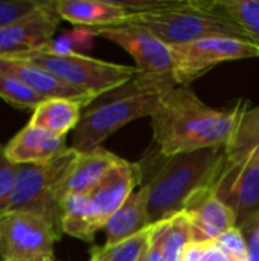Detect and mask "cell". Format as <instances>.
Instances as JSON below:
<instances>
[{
	"label": "cell",
	"instance_id": "cell-1",
	"mask_svg": "<svg viewBox=\"0 0 259 261\" xmlns=\"http://www.w3.org/2000/svg\"><path fill=\"white\" fill-rule=\"evenodd\" d=\"M247 104L240 101L231 109H214L205 104L189 86H176L150 118L154 145L163 156L226 147Z\"/></svg>",
	"mask_w": 259,
	"mask_h": 261
},
{
	"label": "cell",
	"instance_id": "cell-2",
	"mask_svg": "<svg viewBox=\"0 0 259 261\" xmlns=\"http://www.w3.org/2000/svg\"><path fill=\"white\" fill-rule=\"evenodd\" d=\"M226 164V147L163 156L151 151L139 162L142 185L148 191L151 225L183 211L186 200L200 188L211 187Z\"/></svg>",
	"mask_w": 259,
	"mask_h": 261
},
{
	"label": "cell",
	"instance_id": "cell-3",
	"mask_svg": "<svg viewBox=\"0 0 259 261\" xmlns=\"http://www.w3.org/2000/svg\"><path fill=\"white\" fill-rule=\"evenodd\" d=\"M177 84L172 76H150L137 73L127 84L99 96L82 110L73 130L72 148L90 153L131 121L156 112L163 96Z\"/></svg>",
	"mask_w": 259,
	"mask_h": 261
},
{
	"label": "cell",
	"instance_id": "cell-4",
	"mask_svg": "<svg viewBox=\"0 0 259 261\" xmlns=\"http://www.w3.org/2000/svg\"><path fill=\"white\" fill-rule=\"evenodd\" d=\"M134 14L125 24L147 29L169 46L211 37L247 40L243 28L215 0L131 2Z\"/></svg>",
	"mask_w": 259,
	"mask_h": 261
},
{
	"label": "cell",
	"instance_id": "cell-5",
	"mask_svg": "<svg viewBox=\"0 0 259 261\" xmlns=\"http://www.w3.org/2000/svg\"><path fill=\"white\" fill-rule=\"evenodd\" d=\"M78 156L79 153L69 147L44 164L18 165L12 194L2 216L17 211L34 213L46 217L61 231L66 182Z\"/></svg>",
	"mask_w": 259,
	"mask_h": 261
},
{
	"label": "cell",
	"instance_id": "cell-6",
	"mask_svg": "<svg viewBox=\"0 0 259 261\" xmlns=\"http://www.w3.org/2000/svg\"><path fill=\"white\" fill-rule=\"evenodd\" d=\"M8 58L37 64L66 84L87 92L95 98L127 84L137 75L136 67L96 60L76 52H61L53 49L52 44Z\"/></svg>",
	"mask_w": 259,
	"mask_h": 261
},
{
	"label": "cell",
	"instance_id": "cell-7",
	"mask_svg": "<svg viewBox=\"0 0 259 261\" xmlns=\"http://www.w3.org/2000/svg\"><path fill=\"white\" fill-rule=\"evenodd\" d=\"M171 47L174 57L172 78L177 86H189L217 64L243 58H259L258 44L232 37H211Z\"/></svg>",
	"mask_w": 259,
	"mask_h": 261
},
{
	"label": "cell",
	"instance_id": "cell-8",
	"mask_svg": "<svg viewBox=\"0 0 259 261\" xmlns=\"http://www.w3.org/2000/svg\"><path fill=\"white\" fill-rule=\"evenodd\" d=\"M61 231L46 217L17 211L0 217V258L2 261L53 255V246Z\"/></svg>",
	"mask_w": 259,
	"mask_h": 261
},
{
	"label": "cell",
	"instance_id": "cell-9",
	"mask_svg": "<svg viewBox=\"0 0 259 261\" xmlns=\"http://www.w3.org/2000/svg\"><path fill=\"white\" fill-rule=\"evenodd\" d=\"M90 32L110 40L127 50L136 63L134 67L137 73L150 76H172V47L147 29L133 24H119L95 29Z\"/></svg>",
	"mask_w": 259,
	"mask_h": 261
},
{
	"label": "cell",
	"instance_id": "cell-10",
	"mask_svg": "<svg viewBox=\"0 0 259 261\" xmlns=\"http://www.w3.org/2000/svg\"><path fill=\"white\" fill-rule=\"evenodd\" d=\"M211 188L234 211L238 229L246 231L259 220V167L226 162Z\"/></svg>",
	"mask_w": 259,
	"mask_h": 261
},
{
	"label": "cell",
	"instance_id": "cell-11",
	"mask_svg": "<svg viewBox=\"0 0 259 261\" xmlns=\"http://www.w3.org/2000/svg\"><path fill=\"white\" fill-rule=\"evenodd\" d=\"M60 21L56 0H44L29 15L0 28V57H17L50 46Z\"/></svg>",
	"mask_w": 259,
	"mask_h": 261
},
{
	"label": "cell",
	"instance_id": "cell-12",
	"mask_svg": "<svg viewBox=\"0 0 259 261\" xmlns=\"http://www.w3.org/2000/svg\"><path fill=\"white\" fill-rule=\"evenodd\" d=\"M139 185H142L140 165L119 159L102 182L89 194L90 214L98 231L104 228L107 220L127 202Z\"/></svg>",
	"mask_w": 259,
	"mask_h": 261
},
{
	"label": "cell",
	"instance_id": "cell-13",
	"mask_svg": "<svg viewBox=\"0 0 259 261\" xmlns=\"http://www.w3.org/2000/svg\"><path fill=\"white\" fill-rule=\"evenodd\" d=\"M182 213L192 226L194 242H215L223 232L237 228L234 211L217 197L211 187L197 190L186 200Z\"/></svg>",
	"mask_w": 259,
	"mask_h": 261
},
{
	"label": "cell",
	"instance_id": "cell-14",
	"mask_svg": "<svg viewBox=\"0 0 259 261\" xmlns=\"http://www.w3.org/2000/svg\"><path fill=\"white\" fill-rule=\"evenodd\" d=\"M0 73H6L17 78L31 90H34L37 95H40L43 99L63 98V99L76 101L84 107H89L95 99H98L87 92H82L76 87L66 84L64 81L58 80L43 67L24 60L0 57Z\"/></svg>",
	"mask_w": 259,
	"mask_h": 261
},
{
	"label": "cell",
	"instance_id": "cell-15",
	"mask_svg": "<svg viewBox=\"0 0 259 261\" xmlns=\"http://www.w3.org/2000/svg\"><path fill=\"white\" fill-rule=\"evenodd\" d=\"M61 20L90 31L125 24L133 15L130 2L113 0H56Z\"/></svg>",
	"mask_w": 259,
	"mask_h": 261
},
{
	"label": "cell",
	"instance_id": "cell-16",
	"mask_svg": "<svg viewBox=\"0 0 259 261\" xmlns=\"http://www.w3.org/2000/svg\"><path fill=\"white\" fill-rule=\"evenodd\" d=\"M67 148L66 136H58L29 124L3 145L5 156L15 165L44 164Z\"/></svg>",
	"mask_w": 259,
	"mask_h": 261
},
{
	"label": "cell",
	"instance_id": "cell-17",
	"mask_svg": "<svg viewBox=\"0 0 259 261\" xmlns=\"http://www.w3.org/2000/svg\"><path fill=\"white\" fill-rule=\"evenodd\" d=\"M150 226L148 191L145 187H139L104 225L102 229L107 236L104 248H113L147 231Z\"/></svg>",
	"mask_w": 259,
	"mask_h": 261
},
{
	"label": "cell",
	"instance_id": "cell-18",
	"mask_svg": "<svg viewBox=\"0 0 259 261\" xmlns=\"http://www.w3.org/2000/svg\"><path fill=\"white\" fill-rule=\"evenodd\" d=\"M121 158L104 150L96 148L90 153H79L66 182V194H90L107 176V173L118 164Z\"/></svg>",
	"mask_w": 259,
	"mask_h": 261
},
{
	"label": "cell",
	"instance_id": "cell-19",
	"mask_svg": "<svg viewBox=\"0 0 259 261\" xmlns=\"http://www.w3.org/2000/svg\"><path fill=\"white\" fill-rule=\"evenodd\" d=\"M84 109L85 107L82 104L70 99H44L35 109L27 124L47 130L58 136H66L70 130L76 128Z\"/></svg>",
	"mask_w": 259,
	"mask_h": 261
},
{
	"label": "cell",
	"instance_id": "cell-20",
	"mask_svg": "<svg viewBox=\"0 0 259 261\" xmlns=\"http://www.w3.org/2000/svg\"><path fill=\"white\" fill-rule=\"evenodd\" d=\"M226 162L259 167V106L247 109L226 145Z\"/></svg>",
	"mask_w": 259,
	"mask_h": 261
},
{
	"label": "cell",
	"instance_id": "cell-21",
	"mask_svg": "<svg viewBox=\"0 0 259 261\" xmlns=\"http://www.w3.org/2000/svg\"><path fill=\"white\" fill-rule=\"evenodd\" d=\"M61 231L70 237L93 243L98 229L93 225L90 214L89 194L67 193L63 200Z\"/></svg>",
	"mask_w": 259,
	"mask_h": 261
},
{
	"label": "cell",
	"instance_id": "cell-22",
	"mask_svg": "<svg viewBox=\"0 0 259 261\" xmlns=\"http://www.w3.org/2000/svg\"><path fill=\"white\" fill-rule=\"evenodd\" d=\"M150 228L113 248H92L90 261H139L148 246Z\"/></svg>",
	"mask_w": 259,
	"mask_h": 261
},
{
	"label": "cell",
	"instance_id": "cell-23",
	"mask_svg": "<svg viewBox=\"0 0 259 261\" xmlns=\"http://www.w3.org/2000/svg\"><path fill=\"white\" fill-rule=\"evenodd\" d=\"M247 34L252 43L259 46V0H215Z\"/></svg>",
	"mask_w": 259,
	"mask_h": 261
},
{
	"label": "cell",
	"instance_id": "cell-24",
	"mask_svg": "<svg viewBox=\"0 0 259 261\" xmlns=\"http://www.w3.org/2000/svg\"><path fill=\"white\" fill-rule=\"evenodd\" d=\"M0 98L17 110L32 113L44 101L21 81L6 73H0Z\"/></svg>",
	"mask_w": 259,
	"mask_h": 261
},
{
	"label": "cell",
	"instance_id": "cell-25",
	"mask_svg": "<svg viewBox=\"0 0 259 261\" xmlns=\"http://www.w3.org/2000/svg\"><path fill=\"white\" fill-rule=\"evenodd\" d=\"M194 242L192 226L185 213L171 217V223L163 243V255L166 261H182L185 249Z\"/></svg>",
	"mask_w": 259,
	"mask_h": 261
},
{
	"label": "cell",
	"instance_id": "cell-26",
	"mask_svg": "<svg viewBox=\"0 0 259 261\" xmlns=\"http://www.w3.org/2000/svg\"><path fill=\"white\" fill-rule=\"evenodd\" d=\"M214 243L232 261H247V243L241 229L232 228L223 232Z\"/></svg>",
	"mask_w": 259,
	"mask_h": 261
},
{
	"label": "cell",
	"instance_id": "cell-27",
	"mask_svg": "<svg viewBox=\"0 0 259 261\" xmlns=\"http://www.w3.org/2000/svg\"><path fill=\"white\" fill-rule=\"evenodd\" d=\"M44 0H0V28L29 15L40 8Z\"/></svg>",
	"mask_w": 259,
	"mask_h": 261
},
{
	"label": "cell",
	"instance_id": "cell-28",
	"mask_svg": "<svg viewBox=\"0 0 259 261\" xmlns=\"http://www.w3.org/2000/svg\"><path fill=\"white\" fill-rule=\"evenodd\" d=\"M18 165L12 164L3 151V145H0V217L3 210L12 194L15 177H17Z\"/></svg>",
	"mask_w": 259,
	"mask_h": 261
},
{
	"label": "cell",
	"instance_id": "cell-29",
	"mask_svg": "<svg viewBox=\"0 0 259 261\" xmlns=\"http://www.w3.org/2000/svg\"><path fill=\"white\" fill-rule=\"evenodd\" d=\"M169 223H171V219H166L163 222H159L150 226L148 246L143 255V261H166L163 255V243H165Z\"/></svg>",
	"mask_w": 259,
	"mask_h": 261
},
{
	"label": "cell",
	"instance_id": "cell-30",
	"mask_svg": "<svg viewBox=\"0 0 259 261\" xmlns=\"http://www.w3.org/2000/svg\"><path fill=\"white\" fill-rule=\"evenodd\" d=\"M247 243V261H259V220L243 231Z\"/></svg>",
	"mask_w": 259,
	"mask_h": 261
},
{
	"label": "cell",
	"instance_id": "cell-31",
	"mask_svg": "<svg viewBox=\"0 0 259 261\" xmlns=\"http://www.w3.org/2000/svg\"><path fill=\"white\" fill-rule=\"evenodd\" d=\"M214 245V242H192L185 249L182 261H203L208 249Z\"/></svg>",
	"mask_w": 259,
	"mask_h": 261
},
{
	"label": "cell",
	"instance_id": "cell-32",
	"mask_svg": "<svg viewBox=\"0 0 259 261\" xmlns=\"http://www.w3.org/2000/svg\"><path fill=\"white\" fill-rule=\"evenodd\" d=\"M203 261H232L220 248L215 246V243L208 249L206 255H205V260Z\"/></svg>",
	"mask_w": 259,
	"mask_h": 261
},
{
	"label": "cell",
	"instance_id": "cell-33",
	"mask_svg": "<svg viewBox=\"0 0 259 261\" xmlns=\"http://www.w3.org/2000/svg\"><path fill=\"white\" fill-rule=\"evenodd\" d=\"M8 261H58L53 255H40V257H32V258H18V260Z\"/></svg>",
	"mask_w": 259,
	"mask_h": 261
},
{
	"label": "cell",
	"instance_id": "cell-34",
	"mask_svg": "<svg viewBox=\"0 0 259 261\" xmlns=\"http://www.w3.org/2000/svg\"><path fill=\"white\" fill-rule=\"evenodd\" d=\"M143 255H145V254H143ZM143 255H142V258H140V260H139V261H143Z\"/></svg>",
	"mask_w": 259,
	"mask_h": 261
}]
</instances>
